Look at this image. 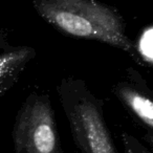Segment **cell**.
I'll list each match as a JSON object with an SVG mask.
<instances>
[{
  "label": "cell",
  "mask_w": 153,
  "mask_h": 153,
  "mask_svg": "<svg viewBox=\"0 0 153 153\" xmlns=\"http://www.w3.org/2000/svg\"><path fill=\"white\" fill-rule=\"evenodd\" d=\"M32 4L41 19L60 34L105 43L135 61L133 40L117 7L99 0H33Z\"/></svg>",
  "instance_id": "6da1fadb"
},
{
  "label": "cell",
  "mask_w": 153,
  "mask_h": 153,
  "mask_svg": "<svg viewBox=\"0 0 153 153\" xmlns=\"http://www.w3.org/2000/svg\"><path fill=\"white\" fill-rule=\"evenodd\" d=\"M57 94L68 122L74 151L71 153H119L104 113V101L85 80L66 76Z\"/></svg>",
  "instance_id": "7a4b0ae2"
},
{
  "label": "cell",
  "mask_w": 153,
  "mask_h": 153,
  "mask_svg": "<svg viewBox=\"0 0 153 153\" xmlns=\"http://www.w3.org/2000/svg\"><path fill=\"white\" fill-rule=\"evenodd\" d=\"M57 127L51 97L32 92L14 122L12 138L15 153H65Z\"/></svg>",
  "instance_id": "3957f363"
},
{
  "label": "cell",
  "mask_w": 153,
  "mask_h": 153,
  "mask_svg": "<svg viewBox=\"0 0 153 153\" xmlns=\"http://www.w3.org/2000/svg\"><path fill=\"white\" fill-rule=\"evenodd\" d=\"M115 98L145 130L146 140L153 146L152 91L146 80L133 67L126 69V76L112 87Z\"/></svg>",
  "instance_id": "277c9868"
},
{
  "label": "cell",
  "mask_w": 153,
  "mask_h": 153,
  "mask_svg": "<svg viewBox=\"0 0 153 153\" xmlns=\"http://www.w3.org/2000/svg\"><path fill=\"white\" fill-rule=\"evenodd\" d=\"M36 56V49L27 45L0 51V101L19 82Z\"/></svg>",
  "instance_id": "5b68a950"
},
{
  "label": "cell",
  "mask_w": 153,
  "mask_h": 153,
  "mask_svg": "<svg viewBox=\"0 0 153 153\" xmlns=\"http://www.w3.org/2000/svg\"><path fill=\"white\" fill-rule=\"evenodd\" d=\"M135 62L140 66L151 68L153 66V25L145 26L133 40Z\"/></svg>",
  "instance_id": "8992f818"
},
{
  "label": "cell",
  "mask_w": 153,
  "mask_h": 153,
  "mask_svg": "<svg viewBox=\"0 0 153 153\" xmlns=\"http://www.w3.org/2000/svg\"><path fill=\"white\" fill-rule=\"evenodd\" d=\"M122 144L123 153H152L138 138L127 132L122 133Z\"/></svg>",
  "instance_id": "52a82bcc"
},
{
  "label": "cell",
  "mask_w": 153,
  "mask_h": 153,
  "mask_svg": "<svg viewBox=\"0 0 153 153\" xmlns=\"http://www.w3.org/2000/svg\"><path fill=\"white\" fill-rule=\"evenodd\" d=\"M13 47L10 41V32L4 27L0 26V51H7Z\"/></svg>",
  "instance_id": "ba28073f"
}]
</instances>
